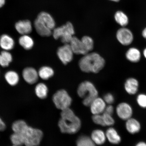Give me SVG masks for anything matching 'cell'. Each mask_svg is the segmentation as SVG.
<instances>
[{
    "mask_svg": "<svg viewBox=\"0 0 146 146\" xmlns=\"http://www.w3.org/2000/svg\"><path fill=\"white\" fill-rule=\"evenodd\" d=\"M58 126L62 133L74 134L81 128V122L70 108L62 110Z\"/></svg>",
    "mask_w": 146,
    "mask_h": 146,
    "instance_id": "6da1fadb",
    "label": "cell"
},
{
    "mask_svg": "<svg viewBox=\"0 0 146 146\" xmlns=\"http://www.w3.org/2000/svg\"><path fill=\"white\" fill-rule=\"evenodd\" d=\"M105 63V59L99 54L91 52L84 55L78 64L82 72L96 74L104 68Z\"/></svg>",
    "mask_w": 146,
    "mask_h": 146,
    "instance_id": "7a4b0ae2",
    "label": "cell"
},
{
    "mask_svg": "<svg viewBox=\"0 0 146 146\" xmlns=\"http://www.w3.org/2000/svg\"><path fill=\"white\" fill-rule=\"evenodd\" d=\"M78 96L83 98V103L86 106H90L92 102L98 97V92L94 84L90 82H82L78 86L77 90Z\"/></svg>",
    "mask_w": 146,
    "mask_h": 146,
    "instance_id": "3957f363",
    "label": "cell"
},
{
    "mask_svg": "<svg viewBox=\"0 0 146 146\" xmlns=\"http://www.w3.org/2000/svg\"><path fill=\"white\" fill-rule=\"evenodd\" d=\"M75 34L72 24L68 21L62 26L55 27L52 31V35L54 39L60 38L64 44L69 43Z\"/></svg>",
    "mask_w": 146,
    "mask_h": 146,
    "instance_id": "277c9868",
    "label": "cell"
},
{
    "mask_svg": "<svg viewBox=\"0 0 146 146\" xmlns=\"http://www.w3.org/2000/svg\"><path fill=\"white\" fill-rule=\"evenodd\" d=\"M25 136L26 146H38L40 143L43 134L39 129L29 126L23 134Z\"/></svg>",
    "mask_w": 146,
    "mask_h": 146,
    "instance_id": "5b68a950",
    "label": "cell"
},
{
    "mask_svg": "<svg viewBox=\"0 0 146 146\" xmlns=\"http://www.w3.org/2000/svg\"><path fill=\"white\" fill-rule=\"evenodd\" d=\"M52 100L56 108L63 110L69 108L72 102V98L64 89L58 90L54 94Z\"/></svg>",
    "mask_w": 146,
    "mask_h": 146,
    "instance_id": "8992f818",
    "label": "cell"
},
{
    "mask_svg": "<svg viewBox=\"0 0 146 146\" xmlns=\"http://www.w3.org/2000/svg\"><path fill=\"white\" fill-rule=\"evenodd\" d=\"M117 40L120 44L123 46L131 45L134 41V34L130 29L127 27H121L117 31Z\"/></svg>",
    "mask_w": 146,
    "mask_h": 146,
    "instance_id": "52a82bcc",
    "label": "cell"
},
{
    "mask_svg": "<svg viewBox=\"0 0 146 146\" xmlns=\"http://www.w3.org/2000/svg\"><path fill=\"white\" fill-rule=\"evenodd\" d=\"M74 54L69 43L64 44V45L60 47L57 50L58 58L64 65H66L72 61Z\"/></svg>",
    "mask_w": 146,
    "mask_h": 146,
    "instance_id": "ba28073f",
    "label": "cell"
},
{
    "mask_svg": "<svg viewBox=\"0 0 146 146\" xmlns=\"http://www.w3.org/2000/svg\"><path fill=\"white\" fill-rule=\"evenodd\" d=\"M116 111L118 117L122 120L126 121L132 117L133 109L128 103L122 102L119 104L116 107Z\"/></svg>",
    "mask_w": 146,
    "mask_h": 146,
    "instance_id": "9c48e42d",
    "label": "cell"
},
{
    "mask_svg": "<svg viewBox=\"0 0 146 146\" xmlns=\"http://www.w3.org/2000/svg\"><path fill=\"white\" fill-rule=\"evenodd\" d=\"M22 75L23 79L30 84L36 83L39 77L38 72L33 67H27L24 69Z\"/></svg>",
    "mask_w": 146,
    "mask_h": 146,
    "instance_id": "30bf717a",
    "label": "cell"
},
{
    "mask_svg": "<svg viewBox=\"0 0 146 146\" xmlns=\"http://www.w3.org/2000/svg\"><path fill=\"white\" fill-rule=\"evenodd\" d=\"M139 82L136 78L129 77L127 78L124 83V89L128 94L133 95L135 94L139 90Z\"/></svg>",
    "mask_w": 146,
    "mask_h": 146,
    "instance_id": "8fae6325",
    "label": "cell"
},
{
    "mask_svg": "<svg viewBox=\"0 0 146 146\" xmlns=\"http://www.w3.org/2000/svg\"><path fill=\"white\" fill-rule=\"evenodd\" d=\"M142 53L139 49L135 47H129L125 53L126 59L130 62L136 63L141 60Z\"/></svg>",
    "mask_w": 146,
    "mask_h": 146,
    "instance_id": "7c38bea8",
    "label": "cell"
},
{
    "mask_svg": "<svg viewBox=\"0 0 146 146\" xmlns=\"http://www.w3.org/2000/svg\"><path fill=\"white\" fill-rule=\"evenodd\" d=\"M34 26L36 31L40 36L47 37L52 35V31L46 24L36 18L34 21Z\"/></svg>",
    "mask_w": 146,
    "mask_h": 146,
    "instance_id": "4fadbf2b",
    "label": "cell"
},
{
    "mask_svg": "<svg viewBox=\"0 0 146 146\" xmlns=\"http://www.w3.org/2000/svg\"><path fill=\"white\" fill-rule=\"evenodd\" d=\"M69 44L74 54L85 55L89 53L81 40L75 36H73Z\"/></svg>",
    "mask_w": 146,
    "mask_h": 146,
    "instance_id": "5bb4252c",
    "label": "cell"
},
{
    "mask_svg": "<svg viewBox=\"0 0 146 146\" xmlns=\"http://www.w3.org/2000/svg\"><path fill=\"white\" fill-rule=\"evenodd\" d=\"M91 113L94 115L102 114L104 112L106 106L103 99L97 97L90 106Z\"/></svg>",
    "mask_w": 146,
    "mask_h": 146,
    "instance_id": "9a60e30c",
    "label": "cell"
},
{
    "mask_svg": "<svg viewBox=\"0 0 146 146\" xmlns=\"http://www.w3.org/2000/svg\"><path fill=\"white\" fill-rule=\"evenodd\" d=\"M15 28L17 32L22 35L30 34L32 31V23L27 20L18 21L16 23Z\"/></svg>",
    "mask_w": 146,
    "mask_h": 146,
    "instance_id": "2e32d148",
    "label": "cell"
},
{
    "mask_svg": "<svg viewBox=\"0 0 146 146\" xmlns=\"http://www.w3.org/2000/svg\"><path fill=\"white\" fill-rule=\"evenodd\" d=\"M125 128L128 132L134 134L139 132L141 126L138 120L131 117L126 121Z\"/></svg>",
    "mask_w": 146,
    "mask_h": 146,
    "instance_id": "e0dca14e",
    "label": "cell"
},
{
    "mask_svg": "<svg viewBox=\"0 0 146 146\" xmlns=\"http://www.w3.org/2000/svg\"><path fill=\"white\" fill-rule=\"evenodd\" d=\"M48 25L51 30H53L56 27V22L53 17L49 13L41 12L38 14L37 18Z\"/></svg>",
    "mask_w": 146,
    "mask_h": 146,
    "instance_id": "ac0fdd59",
    "label": "cell"
},
{
    "mask_svg": "<svg viewBox=\"0 0 146 146\" xmlns=\"http://www.w3.org/2000/svg\"><path fill=\"white\" fill-rule=\"evenodd\" d=\"M14 45V40L10 36L3 34L0 37V46L4 50L8 51L12 50Z\"/></svg>",
    "mask_w": 146,
    "mask_h": 146,
    "instance_id": "d6986e66",
    "label": "cell"
},
{
    "mask_svg": "<svg viewBox=\"0 0 146 146\" xmlns=\"http://www.w3.org/2000/svg\"><path fill=\"white\" fill-rule=\"evenodd\" d=\"M106 138L110 143L114 145L119 144L121 141V136L116 130L113 127H110L106 132Z\"/></svg>",
    "mask_w": 146,
    "mask_h": 146,
    "instance_id": "ffe728a7",
    "label": "cell"
},
{
    "mask_svg": "<svg viewBox=\"0 0 146 146\" xmlns=\"http://www.w3.org/2000/svg\"><path fill=\"white\" fill-rule=\"evenodd\" d=\"M114 17L115 21L121 27H127L129 24L128 16L123 11H117L114 14Z\"/></svg>",
    "mask_w": 146,
    "mask_h": 146,
    "instance_id": "44dd1931",
    "label": "cell"
},
{
    "mask_svg": "<svg viewBox=\"0 0 146 146\" xmlns=\"http://www.w3.org/2000/svg\"><path fill=\"white\" fill-rule=\"evenodd\" d=\"M91 139L96 145H103L106 139V133L103 131L97 129L93 131L91 135Z\"/></svg>",
    "mask_w": 146,
    "mask_h": 146,
    "instance_id": "7402d4cb",
    "label": "cell"
},
{
    "mask_svg": "<svg viewBox=\"0 0 146 146\" xmlns=\"http://www.w3.org/2000/svg\"><path fill=\"white\" fill-rule=\"evenodd\" d=\"M19 43L20 45L25 50H30L33 48L34 45V41L32 38L28 35H22L19 39Z\"/></svg>",
    "mask_w": 146,
    "mask_h": 146,
    "instance_id": "603a6c76",
    "label": "cell"
},
{
    "mask_svg": "<svg viewBox=\"0 0 146 146\" xmlns=\"http://www.w3.org/2000/svg\"><path fill=\"white\" fill-rule=\"evenodd\" d=\"M5 78L7 83L11 86L17 85L19 80V76L17 73L12 70L8 71L5 73Z\"/></svg>",
    "mask_w": 146,
    "mask_h": 146,
    "instance_id": "cb8c5ba5",
    "label": "cell"
},
{
    "mask_svg": "<svg viewBox=\"0 0 146 146\" xmlns=\"http://www.w3.org/2000/svg\"><path fill=\"white\" fill-rule=\"evenodd\" d=\"M29 126L24 120H19L15 121L12 125V129L14 133L23 134Z\"/></svg>",
    "mask_w": 146,
    "mask_h": 146,
    "instance_id": "d4e9b609",
    "label": "cell"
},
{
    "mask_svg": "<svg viewBox=\"0 0 146 146\" xmlns=\"http://www.w3.org/2000/svg\"><path fill=\"white\" fill-rule=\"evenodd\" d=\"M48 88L47 86L43 83H39L36 86L35 92L36 96L41 99L46 98L48 95Z\"/></svg>",
    "mask_w": 146,
    "mask_h": 146,
    "instance_id": "484cf974",
    "label": "cell"
},
{
    "mask_svg": "<svg viewBox=\"0 0 146 146\" xmlns=\"http://www.w3.org/2000/svg\"><path fill=\"white\" fill-rule=\"evenodd\" d=\"M40 78L43 80H47L52 77L54 74L53 69L51 67L44 66L41 67L38 72Z\"/></svg>",
    "mask_w": 146,
    "mask_h": 146,
    "instance_id": "4316f807",
    "label": "cell"
},
{
    "mask_svg": "<svg viewBox=\"0 0 146 146\" xmlns=\"http://www.w3.org/2000/svg\"><path fill=\"white\" fill-rule=\"evenodd\" d=\"M12 60V54L8 51L4 50L1 52L0 54V65L2 67H8Z\"/></svg>",
    "mask_w": 146,
    "mask_h": 146,
    "instance_id": "83f0119b",
    "label": "cell"
},
{
    "mask_svg": "<svg viewBox=\"0 0 146 146\" xmlns=\"http://www.w3.org/2000/svg\"><path fill=\"white\" fill-rule=\"evenodd\" d=\"M10 139L14 145L22 146L25 145V138L23 134L14 133L11 136Z\"/></svg>",
    "mask_w": 146,
    "mask_h": 146,
    "instance_id": "f1b7e54d",
    "label": "cell"
},
{
    "mask_svg": "<svg viewBox=\"0 0 146 146\" xmlns=\"http://www.w3.org/2000/svg\"><path fill=\"white\" fill-rule=\"evenodd\" d=\"M91 138L83 135L79 137L76 141V146H96Z\"/></svg>",
    "mask_w": 146,
    "mask_h": 146,
    "instance_id": "f546056e",
    "label": "cell"
},
{
    "mask_svg": "<svg viewBox=\"0 0 146 146\" xmlns=\"http://www.w3.org/2000/svg\"><path fill=\"white\" fill-rule=\"evenodd\" d=\"M81 40L88 52H89L93 50L94 41L92 38L88 36H84L82 37Z\"/></svg>",
    "mask_w": 146,
    "mask_h": 146,
    "instance_id": "4dcf8cb0",
    "label": "cell"
},
{
    "mask_svg": "<svg viewBox=\"0 0 146 146\" xmlns=\"http://www.w3.org/2000/svg\"><path fill=\"white\" fill-rule=\"evenodd\" d=\"M112 115L103 113V116L105 126H111L114 124L115 120Z\"/></svg>",
    "mask_w": 146,
    "mask_h": 146,
    "instance_id": "1f68e13d",
    "label": "cell"
},
{
    "mask_svg": "<svg viewBox=\"0 0 146 146\" xmlns=\"http://www.w3.org/2000/svg\"><path fill=\"white\" fill-rule=\"evenodd\" d=\"M136 100L137 103L140 107L146 108V94H138Z\"/></svg>",
    "mask_w": 146,
    "mask_h": 146,
    "instance_id": "d6a6232c",
    "label": "cell"
},
{
    "mask_svg": "<svg viewBox=\"0 0 146 146\" xmlns=\"http://www.w3.org/2000/svg\"><path fill=\"white\" fill-rule=\"evenodd\" d=\"M93 121L97 125L105 126L104 123L103 114H95L92 117Z\"/></svg>",
    "mask_w": 146,
    "mask_h": 146,
    "instance_id": "836d02e7",
    "label": "cell"
},
{
    "mask_svg": "<svg viewBox=\"0 0 146 146\" xmlns=\"http://www.w3.org/2000/svg\"><path fill=\"white\" fill-rule=\"evenodd\" d=\"M103 99L106 104L111 105L114 103L115 98L113 95L111 93H108L104 96Z\"/></svg>",
    "mask_w": 146,
    "mask_h": 146,
    "instance_id": "e575fe53",
    "label": "cell"
},
{
    "mask_svg": "<svg viewBox=\"0 0 146 146\" xmlns=\"http://www.w3.org/2000/svg\"><path fill=\"white\" fill-rule=\"evenodd\" d=\"M114 112V108L111 105H109L106 106V107L104 112V113L108 114L111 115H112Z\"/></svg>",
    "mask_w": 146,
    "mask_h": 146,
    "instance_id": "d590c367",
    "label": "cell"
},
{
    "mask_svg": "<svg viewBox=\"0 0 146 146\" xmlns=\"http://www.w3.org/2000/svg\"><path fill=\"white\" fill-rule=\"evenodd\" d=\"M6 128V125L4 122L0 118V131H4Z\"/></svg>",
    "mask_w": 146,
    "mask_h": 146,
    "instance_id": "8d00e7d4",
    "label": "cell"
},
{
    "mask_svg": "<svg viewBox=\"0 0 146 146\" xmlns=\"http://www.w3.org/2000/svg\"><path fill=\"white\" fill-rule=\"evenodd\" d=\"M141 35L142 37L145 39L146 41V27H145L142 31Z\"/></svg>",
    "mask_w": 146,
    "mask_h": 146,
    "instance_id": "74e56055",
    "label": "cell"
},
{
    "mask_svg": "<svg viewBox=\"0 0 146 146\" xmlns=\"http://www.w3.org/2000/svg\"><path fill=\"white\" fill-rule=\"evenodd\" d=\"M135 146H146V143L143 141L137 143Z\"/></svg>",
    "mask_w": 146,
    "mask_h": 146,
    "instance_id": "f35d334b",
    "label": "cell"
},
{
    "mask_svg": "<svg viewBox=\"0 0 146 146\" xmlns=\"http://www.w3.org/2000/svg\"><path fill=\"white\" fill-rule=\"evenodd\" d=\"M5 0H0V8L2 7L5 3Z\"/></svg>",
    "mask_w": 146,
    "mask_h": 146,
    "instance_id": "ab89813d",
    "label": "cell"
},
{
    "mask_svg": "<svg viewBox=\"0 0 146 146\" xmlns=\"http://www.w3.org/2000/svg\"><path fill=\"white\" fill-rule=\"evenodd\" d=\"M142 55L143 56L144 58L146 60V47L144 49L142 52Z\"/></svg>",
    "mask_w": 146,
    "mask_h": 146,
    "instance_id": "60d3db41",
    "label": "cell"
},
{
    "mask_svg": "<svg viewBox=\"0 0 146 146\" xmlns=\"http://www.w3.org/2000/svg\"><path fill=\"white\" fill-rule=\"evenodd\" d=\"M108 1L116 3L118 2L120 0H108Z\"/></svg>",
    "mask_w": 146,
    "mask_h": 146,
    "instance_id": "b9f144b4",
    "label": "cell"
},
{
    "mask_svg": "<svg viewBox=\"0 0 146 146\" xmlns=\"http://www.w3.org/2000/svg\"><path fill=\"white\" fill-rule=\"evenodd\" d=\"M13 146H15V145H13Z\"/></svg>",
    "mask_w": 146,
    "mask_h": 146,
    "instance_id": "7bdbcfd3",
    "label": "cell"
}]
</instances>
